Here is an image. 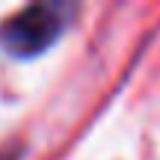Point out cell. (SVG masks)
<instances>
[{
	"instance_id": "2",
	"label": "cell",
	"mask_w": 160,
	"mask_h": 160,
	"mask_svg": "<svg viewBox=\"0 0 160 160\" xmlns=\"http://www.w3.org/2000/svg\"><path fill=\"white\" fill-rule=\"evenodd\" d=\"M27 148L24 145H0V160H24Z\"/></svg>"
},
{
	"instance_id": "1",
	"label": "cell",
	"mask_w": 160,
	"mask_h": 160,
	"mask_svg": "<svg viewBox=\"0 0 160 160\" xmlns=\"http://www.w3.org/2000/svg\"><path fill=\"white\" fill-rule=\"evenodd\" d=\"M83 6L71 0H42L0 21V51L18 62L51 53L74 30Z\"/></svg>"
}]
</instances>
